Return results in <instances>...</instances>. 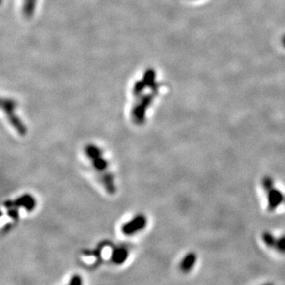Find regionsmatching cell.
<instances>
[{
	"mask_svg": "<svg viewBox=\"0 0 285 285\" xmlns=\"http://www.w3.org/2000/svg\"><path fill=\"white\" fill-rule=\"evenodd\" d=\"M101 180L107 193L110 194H114L116 193V186L114 184V177L109 171L101 173Z\"/></svg>",
	"mask_w": 285,
	"mask_h": 285,
	"instance_id": "5b68a950",
	"label": "cell"
},
{
	"mask_svg": "<svg viewBox=\"0 0 285 285\" xmlns=\"http://www.w3.org/2000/svg\"><path fill=\"white\" fill-rule=\"evenodd\" d=\"M128 251L125 249H117L112 255V260L116 264H122L128 258Z\"/></svg>",
	"mask_w": 285,
	"mask_h": 285,
	"instance_id": "8992f818",
	"label": "cell"
},
{
	"mask_svg": "<svg viewBox=\"0 0 285 285\" xmlns=\"http://www.w3.org/2000/svg\"><path fill=\"white\" fill-rule=\"evenodd\" d=\"M194 260H195V258H194V256L193 255H188L187 256H185L183 261L181 262V269L185 271V272L190 270L191 269V267L194 265Z\"/></svg>",
	"mask_w": 285,
	"mask_h": 285,
	"instance_id": "52a82bcc",
	"label": "cell"
},
{
	"mask_svg": "<svg viewBox=\"0 0 285 285\" xmlns=\"http://www.w3.org/2000/svg\"><path fill=\"white\" fill-rule=\"evenodd\" d=\"M36 200L30 194H24L20 198L14 200H7L3 203V206L6 209L10 208H18L23 207L27 212H32L36 207Z\"/></svg>",
	"mask_w": 285,
	"mask_h": 285,
	"instance_id": "7a4b0ae2",
	"label": "cell"
},
{
	"mask_svg": "<svg viewBox=\"0 0 285 285\" xmlns=\"http://www.w3.org/2000/svg\"><path fill=\"white\" fill-rule=\"evenodd\" d=\"M86 156L90 159L93 167L96 171L102 173L107 171L108 163L102 155V152L95 145L89 144L85 147Z\"/></svg>",
	"mask_w": 285,
	"mask_h": 285,
	"instance_id": "6da1fadb",
	"label": "cell"
},
{
	"mask_svg": "<svg viewBox=\"0 0 285 285\" xmlns=\"http://www.w3.org/2000/svg\"><path fill=\"white\" fill-rule=\"evenodd\" d=\"M147 225V218L143 215H138L132 219L126 224H124L121 228V231L124 235L130 236L141 231Z\"/></svg>",
	"mask_w": 285,
	"mask_h": 285,
	"instance_id": "3957f363",
	"label": "cell"
},
{
	"mask_svg": "<svg viewBox=\"0 0 285 285\" xmlns=\"http://www.w3.org/2000/svg\"><path fill=\"white\" fill-rule=\"evenodd\" d=\"M8 216L12 219H17L19 217V212L17 208H10L7 212Z\"/></svg>",
	"mask_w": 285,
	"mask_h": 285,
	"instance_id": "9c48e42d",
	"label": "cell"
},
{
	"mask_svg": "<svg viewBox=\"0 0 285 285\" xmlns=\"http://www.w3.org/2000/svg\"><path fill=\"white\" fill-rule=\"evenodd\" d=\"M82 283H83V281H82L81 277L79 275H74L73 277H71L69 282L70 285H82Z\"/></svg>",
	"mask_w": 285,
	"mask_h": 285,
	"instance_id": "ba28073f",
	"label": "cell"
},
{
	"mask_svg": "<svg viewBox=\"0 0 285 285\" xmlns=\"http://www.w3.org/2000/svg\"><path fill=\"white\" fill-rule=\"evenodd\" d=\"M14 108L12 102H4L3 103V109H4L6 114H7L10 124L20 136H25L27 133V128L21 121L20 119L14 114Z\"/></svg>",
	"mask_w": 285,
	"mask_h": 285,
	"instance_id": "277c9868",
	"label": "cell"
}]
</instances>
